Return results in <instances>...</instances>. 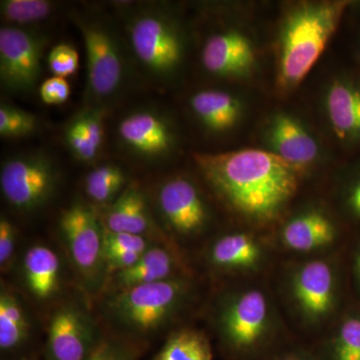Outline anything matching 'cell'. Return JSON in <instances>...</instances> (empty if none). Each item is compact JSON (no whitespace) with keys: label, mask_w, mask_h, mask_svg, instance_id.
<instances>
[{"label":"cell","mask_w":360,"mask_h":360,"mask_svg":"<svg viewBox=\"0 0 360 360\" xmlns=\"http://www.w3.org/2000/svg\"><path fill=\"white\" fill-rule=\"evenodd\" d=\"M191 110L206 129L217 134L233 129L243 115L238 97L224 90H201L191 99Z\"/></svg>","instance_id":"cb8c5ba5"},{"label":"cell","mask_w":360,"mask_h":360,"mask_svg":"<svg viewBox=\"0 0 360 360\" xmlns=\"http://www.w3.org/2000/svg\"><path fill=\"white\" fill-rule=\"evenodd\" d=\"M310 347L319 360H360V305L350 303Z\"/></svg>","instance_id":"7402d4cb"},{"label":"cell","mask_w":360,"mask_h":360,"mask_svg":"<svg viewBox=\"0 0 360 360\" xmlns=\"http://www.w3.org/2000/svg\"><path fill=\"white\" fill-rule=\"evenodd\" d=\"M148 342L130 338V336L115 335V352L111 360H139L146 352Z\"/></svg>","instance_id":"8d00e7d4"},{"label":"cell","mask_w":360,"mask_h":360,"mask_svg":"<svg viewBox=\"0 0 360 360\" xmlns=\"http://www.w3.org/2000/svg\"><path fill=\"white\" fill-rule=\"evenodd\" d=\"M86 52V92L101 101L118 91L124 79V61L117 39L101 21L78 18Z\"/></svg>","instance_id":"7c38bea8"},{"label":"cell","mask_w":360,"mask_h":360,"mask_svg":"<svg viewBox=\"0 0 360 360\" xmlns=\"http://www.w3.org/2000/svg\"><path fill=\"white\" fill-rule=\"evenodd\" d=\"M32 323L22 302L13 290L1 284L0 290V350L4 356L20 354L30 342Z\"/></svg>","instance_id":"603a6c76"},{"label":"cell","mask_w":360,"mask_h":360,"mask_svg":"<svg viewBox=\"0 0 360 360\" xmlns=\"http://www.w3.org/2000/svg\"><path fill=\"white\" fill-rule=\"evenodd\" d=\"M39 94L44 103L59 105L70 98V85L65 78L52 77L40 85Z\"/></svg>","instance_id":"d590c367"},{"label":"cell","mask_w":360,"mask_h":360,"mask_svg":"<svg viewBox=\"0 0 360 360\" xmlns=\"http://www.w3.org/2000/svg\"><path fill=\"white\" fill-rule=\"evenodd\" d=\"M217 285L208 300V323L225 360H264L295 340L269 277Z\"/></svg>","instance_id":"3957f363"},{"label":"cell","mask_w":360,"mask_h":360,"mask_svg":"<svg viewBox=\"0 0 360 360\" xmlns=\"http://www.w3.org/2000/svg\"><path fill=\"white\" fill-rule=\"evenodd\" d=\"M324 110L336 139L360 148V77L342 73L333 78L324 94Z\"/></svg>","instance_id":"e0dca14e"},{"label":"cell","mask_w":360,"mask_h":360,"mask_svg":"<svg viewBox=\"0 0 360 360\" xmlns=\"http://www.w3.org/2000/svg\"><path fill=\"white\" fill-rule=\"evenodd\" d=\"M156 201L167 236L182 250L210 236L214 224L212 208L193 179L174 176L165 180L158 187Z\"/></svg>","instance_id":"ba28073f"},{"label":"cell","mask_w":360,"mask_h":360,"mask_svg":"<svg viewBox=\"0 0 360 360\" xmlns=\"http://www.w3.org/2000/svg\"><path fill=\"white\" fill-rule=\"evenodd\" d=\"M264 137L269 151L295 167L300 175L319 160V142L293 115L279 112L272 116L265 127Z\"/></svg>","instance_id":"ac0fdd59"},{"label":"cell","mask_w":360,"mask_h":360,"mask_svg":"<svg viewBox=\"0 0 360 360\" xmlns=\"http://www.w3.org/2000/svg\"><path fill=\"white\" fill-rule=\"evenodd\" d=\"M198 276L142 284L106 295L104 314L122 335L148 342L196 309L201 302Z\"/></svg>","instance_id":"277c9868"},{"label":"cell","mask_w":360,"mask_h":360,"mask_svg":"<svg viewBox=\"0 0 360 360\" xmlns=\"http://www.w3.org/2000/svg\"><path fill=\"white\" fill-rule=\"evenodd\" d=\"M82 131L91 146L101 151L104 141V113L103 110L89 108L75 116Z\"/></svg>","instance_id":"d6a6232c"},{"label":"cell","mask_w":360,"mask_h":360,"mask_svg":"<svg viewBox=\"0 0 360 360\" xmlns=\"http://www.w3.org/2000/svg\"><path fill=\"white\" fill-rule=\"evenodd\" d=\"M264 360H319L310 345L302 341L290 340Z\"/></svg>","instance_id":"74e56055"},{"label":"cell","mask_w":360,"mask_h":360,"mask_svg":"<svg viewBox=\"0 0 360 360\" xmlns=\"http://www.w3.org/2000/svg\"><path fill=\"white\" fill-rule=\"evenodd\" d=\"M47 63L54 77L65 78L78 70L79 56L72 45L59 44L49 52Z\"/></svg>","instance_id":"4dcf8cb0"},{"label":"cell","mask_w":360,"mask_h":360,"mask_svg":"<svg viewBox=\"0 0 360 360\" xmlns=\"http://www.w3.org/2000/svg\"><path fill=\"white\" fill-rule=\"evenodd\" d=\"M27 360H39V359H37V357H32V359H27Z\"/></svg>","instance_id":"ab89813d"},{"label":"cell","mask_w":360,"mask_h":360,"mask_svg":"<svg viewBox=\"0 0 360 360\" xmlns=\"http://www.w3.org/2000/svg\"><path fill=\"white\" fill-rule=\"evenodd\" d=\"M345 251L309 258H279L269 281L291 335L314 345L350 302Z\"/></svg>","instance_id":"7a4b0ae2"},{"label":"cell","mask_w":360,"mask_h":360,"mask_svg":"<svg viewBox=\"0 0 360 360\" xmlns=\"http://www.w3.org/2000/svg\"><path fill=\"white\" fill-rule=\"evenodd\" d=\"M201 61L206 70L219 77H245L257 63L252 42L243 33L226 30L208 37Z\"/></svg>","instance_id":"d6986e66"},{"label":"cell","mask_w":360,"mask_h":360,"mask_svg":"<svg viewBox=\"0 0 360 360\" xmlns=\"http://www.w3.org/2000/svg\"><path fill=\"white\" fill-rule=\"evenodd\" d=\"M345 257L350 295H354V303L360 305V236L355 238L352 243L349 241Z\"/></svg>","instance_id":"836d02e7"},{"label":"cell","mask_w":360,"mask_h":360,"mask_svg":"<svg viewBox=\"0 0 360 360\" xmlns=\"http://www.w3.org/2000/svg\"><path fill=\"white\" fill-rule=\"evenodd\" d=\"M348 1L304 2L284 18L279 37L278 82L297 86L317 63L333 37Z\"/></svg>","instance_id":"5b68a950"},{"label":"cell","mask_w":360,"mask_h":360,"mask_svg":"<svg viewBox=\"0 0 360 360\" xmlns=\"http://www.w3.org/2000/svg\"><path fill=\"white\" fill-rule=\"evenodd\" d=\"M46 39L44 35L20 26L0 30V79L13 92H30L41 73Z\"/></svg>","instance_id":"5bb4252c"},{"label":"cell","mask_w":360,"mask_h":360,"mask_svg":"<svg viewBox=\"0 0 360 360\" xmlns=\"http://www.w3.org/2000/svg\"><path fill=\"white\" fill-rule=\"evenodd\" d=\"M153 360H213L212 341L205 331L181 326L170 331Z\"/></svg>","instance_id":"484cf974"},{"label":"cell","mask_w":360,"mask_h":360,"mask_svg":"<svg viewBox=\"0 0 360 360\" xmlns=\"http://www.w3.org/2000/svg\"><path fill=\"white\" fill-rule=\"evenodd\" d=\"M65 139L71 153L77 160L84 161V162L96 160L98 151L91 146L89 139L85 136L77 118H73L66 127Z\"/></svg>","instance_id":"1f68e13d"},{"label":"cell","mask_w":360,"mask_h":360,"mask_svg":"<svg viewBox=\"0 0 360 360\" xmlns=\"http://www.w3.org/2000/svg\"><path fill=\"white\" fill-rule=\"evenodd\" d=\"M117 132L125 148L146 160L165 158L176 143L172 123L155 110H141L125 115Z\"/></svg>","instance_id":"2e32d148"},{"label":"cell","mask_w":360,"mask_h":360,"mask_svg":"<svg viewBox=\"0 0 360 360\" xmlns=\"http://www.w3.org/2000/svg\"><path fill=\"white\" fill-rule=\"evenodd\" d=\"M58 174L51 158L44 155H20L8 158L0 172L4 198L15 210L30 212L42 207L53 195Z\"/></svg>","instance_id":"8fae6325"},{"label":"cell","mask_w":360,"mask_h":360,"mask_svg":"<svg viewBox=\"0 0 360 360\" xmlns=\"http://www.w3.org/2000/svg\"><path fill=\"white\" fill-rule=\"evenodd\" d=\"M21 276L26 290L45 302L58 295L63 286V264L58 253L46 245H35L23 255Z\"/></svg>","instance_id":"44dd1931"},{"label":"cell","mask_w":360,"mask_h":360,"mask_svg":"<svg viewBox=\"0 0 360 360\" xmlns=\"http://www.w3.org/2000/svg\"><path fill=\"white\" fill-rule=\"evenodd\" d=\"M58 231L71 264L85 288H103L108 274L101 217L91 206L77 201L61 212Z\"/></svg>","instance_id":"9c48e42d"},{"label":"cell","mask_w":360,"mask_h":360,"mask_svg":"<svg viewBox=\"0 0 360 360\" xmlns=\"http://www.w3.org/2000/svg\"><path fill=\"white\" fill-rule=\"evenodd\" d=\"M53 11V2L47 0H4L0 4L2 18L8 25L20 27L44 21Z\"/></svg>","instance_id":"83f0119b"},{"label":"cell","mask_w":360,"mask_h":360,"mask_svg":"<svg viewBox=\"0 0 360 360\" xmlns=\"http://www.w3.org/2000/svg\"><path fill=\"white\" fill-rule=\"evenodd\" d=\"M18 233L15 225L2 217L0 219V269L2 272L7 271L11 267L15 255Z\"/></svg>","instance_id":"e575fe53"},{"label":"cell","mask_w":360,"mask_h":360,"mask_svg":"<svg viewBox=\"0 0 360 360\" xmlns=\"http://www.w3.org/2000/svg\"><path fill=\"white\" fill-rule=\"evenodd\" d=\"M194 160L213 195L241 226L270 233L300 193L302 175L269 150L196 153Z\"/></svg>","instance_id":"6da1fadb"},{"label":"cell","mask_w":360,"mask_h":360,"mask_svg":"<svg viewBox=\"0 0 360 360\" xmlns=\"http://www.w3.org/2000/svg\"><path fill=\"white\" fill-rule=\"evenodd\" d=\"M37 127V116L27 111L1 104L0 106V135L16 139L32 134Z\"/></svg>","instance_id":"f1b7e54d"},{"label":"cell","mask_w":360,"mask_h":360,"mask_svg":"<svg viewBox=\"0 0 360 360\" xmlns=\"http://www.w3.org/2000/svg\"><path fill=\"white\" fill-rule=\"evenodd\" d=\"M355 53H356L357 60L360 63V32L357 35L356 45H355Z\"/></svg>","instance_id":"f35d334b"},{"label":"cell","mask_w":360,"mask_h":360,"mask_svg":"<svg viewBox=\"0 0 360 360\" xmlns=\"http://www.w3.org/2000/svg\"><path fill=\"white\" fill-rule=\"evenodd\" d=\"M103 336L82 305L63 303L49 319L44 360H89Z\"/></svg>","instance_id":"4fadbf2b"},{"label":"cell","mask_w":360,"mask_h":360,"mask_svg":"<svg viewBox=\"0 0 360 360\" xmlns=\"http://www.w3.org/2000/svg\"><path fill=\"white\" fill-rule=\"evenodd\" d=\"M134 56L156 77H169L179 70L184 56V41L174 20L158 11H144L127 27Z\"/></svg>","instance_id":"30bf717a"},{"label":"cell","mask_w":360,"mask_h":360,"mask_svg":"<svg viewBox=\"0 0 360 360\" xmlns=\"http://www.w3.org/2000/svg\"><path fill=\"white\" fill-rule=\"evenodd\" d=\"M331 210L354 238L360 236V160L343 170L330 191Z\"/></svg>","instance_id":"d4e9b609"},{"label":"cell","mask_w":360,"mask_h":360,"mask_svg":"<svg viewBox=\"0 0 360 360\" xmlns=\"http://www.w3.org/2000/svg\"><path fill=\"white\" fill-rule=\"evenodd\" d=\"M101 221L108 231L146 236L153 240H155L153 236H156V231L162 233L160 229H156L146 194L141 187L134 184L125 187L120 195L106 208ZM156 236L162 243L175 245Z\"/></svg>","instance_id":"ffe728a7"},{"label":"cell","mask_w":360,"mask_h":360,"mask_svg":"<svg viewBox=\"0 0 360 360\" xmlns=\"http://www.w3.org/2000/svg\"><path fill=\"white\" fill-rule=\"evenodd\" d=\"M186 276H195L186 253L175 245L155 243L129 269L108 276L103 291L110 295L134 286Z\"/></svg>","instance_id":"9a60e30c"},{"label":"cell","mask_w":360,"mask_h":360,"mask_svg":"<svg viewBox=\"0 0 360 360\" xmlns=\"http://www.w3.org/2000/svg\"><path fill=\"white\" fill-rule=\"evenodd\" d=\"M155 243H156L146 236H135V234L124 233V232H113L104 229V255L108 253L120 252V251L146 252Z\"/></svg>","instance_id":"f546056e"},{"label":"cell","mask_w":360,"mask_h":360,"mask_svg":"<svg viewBox=\"0 0 360 360\" xmlns=\"http://www.w3.org/2000/svg\"><path fill=\"white\" fill-rule=\"evenodd\" d=\"M348 233L330 206L311 202L290 210L270 236L279 258H309L345 250Z\"/></svg>","instance_id":"52a82bcc"},{"label":"cell","mask_w":360,"mask_h":360,"mask_svg":"<svg viewBox=\"0 0 360 360\" xmlns=\"http://www.w3.org/2000/svg\"><path fill=\"white\" fill-rule=\"evenodd\" d=\"M200 253L206 272L217 283L269 277L279 259L269 232L241 225L212 236Z\"/></svg>","instance_id":"8992f818"},{"label":"cell","mask_w":360,"mask_h":360,"mask_svg":"<svg viewBox=\"0 0 360 360\" xmlns=\"http://www.w3.org/2000/svg\"><path fill=\"white\" fill-rule=\"evenodd\" d=\"M127 174L112 163L98 165L90 170L84 179V191L94 202L112 203L127 187Z\"/></svg>","instance_id":"4316f807"}]
</instances>
